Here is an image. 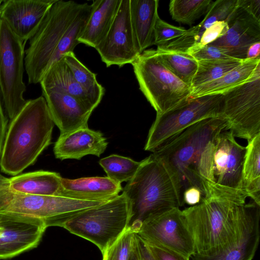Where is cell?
Returning <instances> with one entry per match:
<instances>
[{"label":"cell","mask_w":260,"mask_h":260,"mask_svg":"<svg viewBox=\"0 0 260 260\" xmlns=\"http://www.w3.org/2000/svg\"><path fill=\"white\" fill-rule=\"evenodd\" d=\"M244 60H203L198 61V69L192 81L194 88L216 80L239 66Z\"/></svg>","instance_id":"34"},{"label":"cell","mask_w":260,"mask_h":260,"mask_svg":"<svg viewBox=\"0 0 260 260\" xmlns=\"http://www.w3.org/2000/svg\"><path fill=\"white\" fill-rule=\"evenodd\" d=\"M243 188L260 206V134L248 142L242 169Z\"/></svg>","instance_id":"28"},{"label":"cell","mask_w":260,"mask_h":260,"mask_svg":"<svg viewBox=\"0 0 260 260\" xmlns=\"http://www.w3.org/2000/svg\"><path fill=\"white\" fill-rule=\"evenodd\" d=\"M121 183L107 177L62 178L58 196L82 201L106 202L117 197Z\"/></svg>","instance_id":"21"},{"label":"cell","mask_w":260,"mask_h":260,"mask_svg":"<svg viewBox=\"0 0 260 260\" xmlns=\"http://www.w3.org/2000/svg\"><path fill=\"white\" fill-rule=\"evenodd\" d=\"M260 67V58L245 59L239 66L221 77L191 88L190 98L223 94L247 81Z\"/></svg>","instance_id":"26"},{"label":"cell","mask_w":260,"mask_h":260,"mask_svg":"<svg viewBox=\"0 0 260 260\" xmlns=\"http://www.w3.org/2000/svg\"><path fill=\"white\" fill-rule=\"evenodd\" d=\"M54 126L44 96L27 100L8 126L0 156L1 171L14 176L33 165L50 144Z\"/></svg>","instance_id":"4"},{"label":"cell","mask_w":260,"mask_h":260,"mask_svg":"<svg viewBox=\"0 0 260 260\" xmlns=\"http://www.w3.org/2000/svg\"><path fill=\"white\" fill-rule=\"evenodd\" d=\"M129 8L130 0H121L106 38L95 48L107 67L131 64L140 54L132 27Z\"/></svg>","instance_id":"13"},{"label":"cell","mask_w":260,"mask_h":260,"mask_svg":"<svg viewBox=\"0 0 260 260\" xmlns=\"http://www.w3.org/2000/svg\"><path fill=\"white\" fill-rule=\"evenodd\" d=\"M135 236L140 260H154L147 244L136 233Z\"/></svg>","instance_id":"41"},{"label":"cell","mask_w":260,"mask_h":260,"mask_svg":"<svg viewBox=\"0 0 260 260\" xmlns=\"http://www.w3.org/2000/svg\"><path fill=\"white\" fill-rule=\"evenodd\" d=\"M40 83L42 89L55 90L69 94L93 110L96 108L75 79L63 57L49 68Z\"/></svg>","instance_id":"27"},{"label":"cell","mask_w":260,"mask_h":260,"mask_svg":"<svg viewBox=\"0 0 260 260\" xmlns=\"http://www.w3.org/2000/svg\"><path fill=\"white\" fill-rule=\"evenodd\" d=\"M226 120L222 117L201 120L187 127L152 152L173 171L182 193L195 186L207 196L216 186L213 166L216 140L226 131Z\"/></svg>","instance_id":"1"},{"label":"cell","mask_w":260,"mask_h":260,"mask_svg":"<svg viewBox=\"0 0 260 260\" xmlns=\"http://www.w3.org/2000/svg\"><path fill=\"white\" fill-rule=\"evenodd\" d=\"M46 228L38 219L0 214V259L11 258L37 247Z\"/></svg>","instance_id":"15"},{"label":"cell","mask_w":260,"mask_h":260,"mask_svg":"<svg viewBox=\"0 0 260 260\" xmlns=\"http://www.w3.org/2000/svg\"><path fill=\"white\" fill-rule=\"evenodd\" d=\"M213 2L212 0H172L169 12L175 21L191 25L206 14Z\"/></svg>","instance_id":"32"},{"label":"cell","mask_w":260,"mask_h":260,"mask_svg":"<svg viewBox=\"0 0 260 260\" xmlns=\"http://www.w3.org/2000/svg\"><path fill=\"white\" fill-rule=\"evenodd\" d=\"M8 127V119L4 114L0 101V156Z\"/></svg>","instance_id":"43"},{"label":"cell","mask_w":260,"mask_h":260,"mask_svg":"<svg viewBox=\"0 0 260 260\" xmlns=\"http://www.w3.org/2000/svg\"><path fill=\"white\" fill-rule=\"evenodd\" d=\"M108 142L100 131L88 127L77 129L64 135H60L53 147L56 158L79 160L87 155L100 157L106 149Z\"/></svg>","instance_id":"20"},{"label":"cell","mask_w":260,"mask_h":260,"mask_svg":"<svg viewBox=\"0 0 260 260\" xmlns=\"http://www.w3.org/2000/svg\"><path fill=\"white\" fill-rule=\"evenodd\" d=\"M184 203L190 206L199 204L204 198L201 190L197 187L190 186L184 190L182 193Z\"/></svg>","instance_id":"40"},{"label":"cell","mask_w":260,"mask_h":260,"mask_svg":"<svg viewBox=\"0 0 260 260\" xmlns=\"http://www.w3.org/2000/svg\"><path fill=\"white\" fill-rule=\"evenodd\" d=\"M62 177L58 173L39 170L9 178V188L17 193L58 196Z\"/></svg>","instance_id":"25"},{"label":"cell","mask_w":260,"mask_h":260,"mask_svg":"<svg viewBox=\"0 0 260 260\" xmlns=\"http://www.w3.org/2000/svg\"><path fill=\"white\" fill-rule=\"evenodd\" d=\"M260 42L251 45L247 51L246 59L259 58Z\"/></svg>","instance_id":"44"},{"label":"cell","mask_w":260,"mask_h":260,"mask_svg":"<svg viewBox=\"0 0 260 260\" xmlns=\"http://www.w3.org/2000/svg\"><path fill=\"white\" fill-rule=\"evenodd\" d=\"M129 221L128 203L122 193L77 214L63 228L93 243L103 254L127 229Z\"/></svg>","instance_id":"8"},{"label":"cell","mask_w":260,"mask_h":260,"mask_svg":"<svg viewBox=\"0 0 260 260\" xmlns=\"http://www.w3.org/2000/svg\"><path fill=\"white\" fill-rule=\"evenodd\" d=\"M187 29L170 24L159 17L157 18L155 26L154 45L162 46L170 42L184 36Z\"/></svg>","instance_id":"36"},{"label":"cell","mask_w":260,"mask_h":260,"mask_svg":"<svg viewBox=\"0 0 260 260\" xmlns=\"http://www.w3.org/2000/svg\"><path fill=\"white\" fill-rule=\"evenodd\" d=\"M226 131L248 142L260 134V67L246 82L222 94Z\"/></svg>","instance_id":"10"},{"label":"cell","mask_w":260,"mask_h":260,"mask_svg":"<svg viewBox=\"0 0 260 260\" xmlns=\"http://www.w3.org/2000/svg\"><path fill=\"white\" fill-rule=\"evenodd\" d=\"M121 0H95L93 9L79 43L95 48L106 38L120 6Z\"/></svg>","instance_id":"24"},{"label":"cell","mask_w":260,"mask_h":260,"mask_svg":"<svg viewBox=\"0 0 260 260\" xmlns=\"http://www.w3.org/2000/svg\"><path fill=\"white\" fill-rule=\"evenodd\" d=\"M238 2V0H217L213 2L203 20L187 29L186 34L165 45L157 47L186 52L199 43L204 31L213 23L217 21H226L237 6Z\"/></svg>","instance_id":"23"},{"label":"cell","mask_w":260,"mask_h":260,"mask_svg":"<svg viewBox=\"0 0 260 260\" xmlns=\"http://www.w3.org/2000/svg\"><path fill=\"white\" fill-rule=\"evenodd\" d=\"M25 44L0 19V90L10 120L27 102L23 98Z\"/></svg>","instance_id":"11"},{"label":"cell","mask_w":260,"mask_h":260,"mask_svg":"<svg viewBox=\"0 0 260 260\" xmlns=\"http://www.w3.org/2000/svg\"><path fill=\"white\" fill-rule=\"evenodd\" d=\"M63 57L77 82L97 107L104 95L105 89L98 82L96 75L80 62L74 52L65 54Z\"/></svg>","instance_id":"30"},{"label":"cell","mask_w":260,"mask_h":260,"mask_svg":"<svg viewBox=\"0 0 260 260\" xmlns=\"http://www.w3.org/2000/svg\"><path fill=\"white\" fill-rule=\"evenodd\" d=\"M240 4L260 20L259 0H239Z\"/></svg>","instance_id":"42"},{"label":"cell","mask_w":260,"mask_h":260,"mask_svg":"<svg viewBox=\"0 0 260 260\" xmlns=\"http://www.w3.org/2000/svg\"><path fill=\"white\" fill-rule=\"evenodd\" d=\"M222 94L189 98L162 114L156 115L144 150L152 152L184 129L205 119L221 117Z\"/></svg>","instance_id":"9"},{"label":"cell","mask_w":260,"mask_h":260,"mask_svg":"<svg viewBox=\"0 0 260 260\" xmlns=\"http://www.w3.org/2000/svg\"><path fill=\"white\" fill-rule=\"evenodd\" d=\"M136 233L147 244L165 247L189 257L196 253L193 238L180 208L148 218Z\"/></svg>","instance_id":"12"},{"label":"cell","mask_w":260,"mask_h":260,"mask_svg":"<svg viewBox=\"0 0 260 260\" xmlns=\"http://www.w3.org/2000/svg\"><path fill=\"white\" fill-rule=\"evenodd\" d=\"M131 64L140 89L156 115L173 109L190 98L191 88L165 66L156 50H144Z\"/></svg>","instance_id":"7"},{"label":"cell","mask_w":260,"mask_h":260,"mask_svg":"<svg viewBox=\"0 0 260 260\" xmlns=\"http://www.w3.org/2000/svg\"><path fill=\"white\" fill-rule=\"evenodd\" d=\"M93 9L92 3H83L80 10L62 36L51 60L49 68L62 58L65 54L73 52L75 47L79 44L78 39L84 30Z\"/></svg>","instance_id":"29"},{"label":"cell","mask_w":260,"mask_h":260,"mask_svg":"<svg viewBox=\"0 0 260 260\" xmlns=\"http://www.w3.org/2000/svg\"><path fill=\"white\" fill-rule=\"evenodd\" d=\"M135 239V233L128 229L103 254V260H128Z\"/></svg>","instance_id":"35"},{"label":"cell","mask_w":260,"mask_h":260,"mask_svg":"<svg viewBox=\"0 0 260 260\" xmlns=\"http://www.w3.org/2000/svg\"><path fill=\"white\" fill-rule=\"evenodd\" d=\"M245 152L246 147L240 145L231 132L224 131L218 135L213 166V179L216 186L224 191L246 195L242 184Z\"/></svg>","instance_id":"14"},{"label":"cell","mask_w":260,"mask_h":260,"mask_svg":"<svg viewBox=\"0 0 260 260\" xmlns=\"http://www.w3.org/2000/svg\"><path fill=\"white\" fill-rule=\"evenodd\" d=\"M128 260H140L138 246L136 240V236L134 246Z\"/></svg>","instance_id":"45"},{"label":"cell","mask_w":260,"mask_h":260,"mask_svg":"<svg viewBox=\"0 0 260 260\" xmlns=\"http://www.w3.org/2000/svg\"><path fill=\"white\" fill-rule=\"evenodd\" d=\"M157 0H130V18L136 45L141 54L154 45V30L159 17Z\"/></svg>","instance_id":"22"},{"label":"cell","mask_w":260,"mask_h":260,"mask_svg":"<svg viewBox=\"0 0 260 260\" xmlns=\"http://www.w3.org/2000/svg\"><path fill=\"white\" fill-rule=\"evenodd\" d=\"M3 1H2V0H0V7H1V4H2V2H3Z\"/></svg>","instance_id":"46"},{"label":"cell","mask_w":260,"mask_h":260,"mask_svg":"<svg viewBox=\"0 0 260 260\" xmlns=\"http://www.w3.org/2000/svg\"><path fill=\"white\" fill-rule=\"evenodd\" d=\"M228 29L226 21H216L204 31L199 43L190 48H199L210 44L224 36Z\"/></svg>","instance_id":"38"},{"label":"cell","mask_w":260,"mask_h":260,"mask_svg":"<svg viewBox=\"0 0 260 260\" xmlns=\"http://www.w3.org/2000/svg\"><path fill=\"white\" fill-rule=\"evenodd\" d=\"M56 0H5L0 7V19L23 42L35 34Z\"/></svg>","instance_id":"17"},{"label":"cell","mask_w":260,"mask_h":260,"mask_svg":"<svg viewBox=\"0 0 260 260\" xmlns=\"http://www.w3.org/2000/svg\"><path fill=\"white\" fill-rule=\"evenodd\" d=\"M147 245L154 260L190 259V257L165 247L153 244Z\"/></svg>","instance_id":"39"},{"label":"cell","mask_w":260,"mask_h":260,"mask_svg":"<svg viewBox=\"0 0 260 260\" xmlns=\"http://www.w3.org/2000/svg\"><path fill=\"white\" fill-rule=\"evenodd\" d=\"M186 52L197 61L203 60H230V57L223 49L210 44L199 48H190Z\"/></svg>","instance_id":"37"},{"label":"cell","mask_w":260,"mask_h":260,"mask_svg":"<svg viewBox=\"0 0 260 260\" xmlns=\"http://www.w3.org/2000/svg\"><path fill=\"white\" fill-rule=\"evenodd\" d=\"M82 4L56 0L50 8L25 51L24 67L29 83L40 82L62 36Z\"/></svg>","instance_id":"6"},{"label":"cell","mask_w":260,"mask_h":260,"mask_svg":"<svg viewBox=\"0 0 260 260\" xmlns=\"http://www.w3.org/2000/svg\"><path fill=\"white\" fill-rule=\"evenodd\" d=\"M104 203L15 193L10 189L9 178L0 174V214L38 219L47 228H63L77 214Z\"/></svg>","instance_id":"5"},{"label":"cell","mask_w":260,"mask_h":260,"mask_svg":"<svg viewBox=\"0 0 260 260\" xmlns=\"http://www.w3.org/2000/svg\"><path fill=\"white\" fill-rule=\"evenodd\" d=\"M165 66L178 79L191 87L198 69V62L187 52L156 49Z\"/></svg>","instance_id":"31"},{"label":"cell","mask_w":260,"mask_h":260,"mask_svg":"<svg viewBox=\"0 0 260 260\" xmlns=\"http://www.w3.org/2000/svg\"><path fill=\"white\" fill-rule=\"evenodd\" d=\"M225 21L229 26L226 33L210 44L224 49L231 57L246 59L249 47L260 42V20L238 0L237 6Z\"/></svg>","instance_id":"16"},{"label":"cell","mask_w":260,"mask_h":260,"mask_svg":"<svg viewBox=\"0 0 260 260\" xmlns=\"http://www.w3.org/2000/svg\"><path fill=\"white\" fill-rule=\"evenodd\" d=\"M42 90L53 122L60 131V135L88 127V119L94 110L69 94L55 90Z\"/></svg>","instance_id":"19"},{"label":"cell","mask_w":260,"mask_h":260,"mask_svg":"<svg viewBox=\"0 0 260 260\" xmlns=\"http://www.w3.org/2000/svg\"><path fill=\"white\" fill-rule=\"evenodd\" d=\"M122 193L129 209L128 229L135 233L148 218L184 204L177 176L164 161L152 153L141 161Z\"/></svg>","instance_id":"3"},{"label":"cell","mask_w":260,"mask_h":260,"mask_svg":"<svg viewBox=\"0 0 260 260\" xmlns=\"http://www.w3.org/2000/svg\"><path fill=\"white\" fill-rule=\"evenodd\" d=\"M110 179L120 183L128 182L138 171L141 161H136L129 157L112 154L99 161Z\"/></svg>","instance_id":"33"},{"label":"cell","mask_w":260,"mask_h":260,"mask_svg":"<svg viewBox=\"0 0 260 260\" xmlns=\"http://www.w3.org/2000/svg\"><path fill=\"white\" fill-rule=\"evenodd\" d=\"M243 224L238 236L217 253L203 256L194 254L192 260H252L260 238V206L254 202L245 203Z\"/></svg>","instance_id":"18"},{"label":"cell","mask_w":260,"mask_h":260,"mask_svg":"<svg viewBox=\"0 0 260 260\" xmlns=\"http://www.w3.org/2000/svg\"><path fill=\"white\" fill-rule=\"evenodd\" d=\"M247 196L215 188L198 204L182 210L196 253H217L238 236L243 224Z\"/></svg>","instance_id":"2"}]
</instances>
